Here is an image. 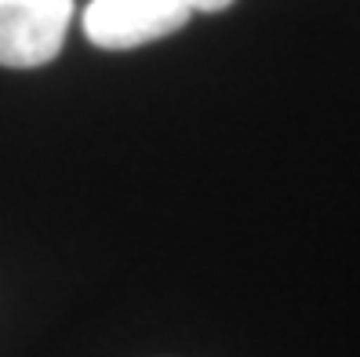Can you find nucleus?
I'll use <instances>...</instances> for the list:
<instances>
[{"label": "nucleus", "mask_w": 360, "mask_h": 357, "mask_svg": "<svg viewBox=\"0 0 360 357\" xmlns=\"http://www.w3.org/2000/svg\"><path fill=\"white\" fill-rule=\"evenodd\" d=\"M233 0H91L84 8V33L95 48L131 51L179 33L193 15L226 11Z\"/></svg>", "instance_id": "1"}, {"label": "nucleus", "mask_w": 360, "mask_h": 357, "mask_svg": "<svg viewBox=\"0 0 360 357\" xmlns=\"http://www.w3.org/2000/svg\"><path fill=\"white\" fill-rule=\"evenodd\" d=\"M73 18V0H0V66L33 70L51 62Z\"/></svg>", "instance_id": "2"}]
</instances>
